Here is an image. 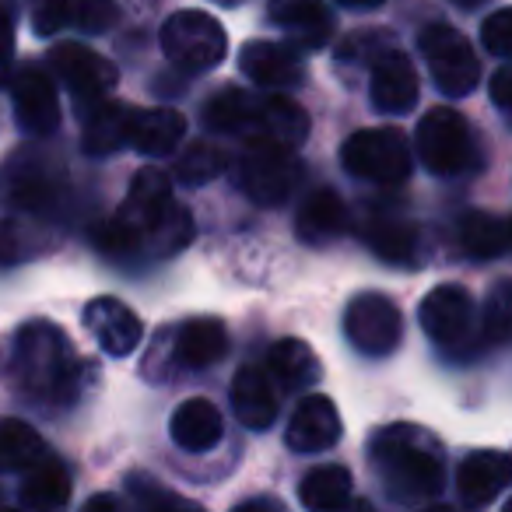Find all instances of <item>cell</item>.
Returning <instances> with one entry per match:
<instances>
[{"label":"cell","instance_id":"49","mask_svg":"<svg viewBox=\"0 0 512 512\" xmlns=\"http://www.w3.org/2000/svg\"><path fill=\"white\" fill-rule=\"evenodd\" d=\"M502 512H512V502H505V509Z\"/></svg>","mask_w":512,"mask_h":512},{"label":"cell","instance_id":"23","mask_svg":"<svg viewBox=\"0 0 512 512\" xmlns=\"http://www.w3.org/2000/svg\"><path fill=\"white\" fill-rule=\"evenodd\" d=\"M267 376L278 390L285 393H306L320 379V358L313 355L306 341L299 337H285L271 348L267 355Z\"/></svg>","mask_w":512,"mask_h":512},{"label":"cell","instance_id":"24","mask_svg":"<svg viewBox=\"0 0 512 512\" xmlns=\"http://www.w3.org/2000/svg\"><path fill=\"white\" fill-rule=\"evenodd\" d=\"M271 22L306 50L323 46L334 32V18L323 8V0H271Z\"/></svg>","mask_w":512,"mask_h":512},{"label":"cell","instance_id":"13","mask_svg":"<svg viewBox=\"0 0 512 512\" xmlns=\"http://www.w3.org/2000/svg\"><path fill=\"white\" fill-rule=\"evenodd\" d=\"M239 137H246V144H274L295 151L309 137V116L288 95H264V99L256 95L253 113Z\"/></svg>","mask_w":512,"mask_h":512},{"label":"cell","instance_id":"2","mask_svg":"<svg viewBox=\"0 0 512 512\" xmlns=\"http://www.w3.org/2000/svg\"><path fill=\"white\" fill-rule=\"evenodd\" d=\"M85 362L74 351L71 337L50 320H32L18 330L11 376L25 400L43 407H67L81 397Z\"/></svg>","mask_w":512,"mask_h":512},{"label":"cell","instance_id":"5","mask_svg":"<svg viewBox=\"0 0 512 512\" xmlns=\"http://www.w3.org/2000/svg\"><path fill=\"white\" fill-rule=\"evenodd\" d=\"M341 162L355 179L383 186H397L411 176V148L397 127H372L351 134L341 148Z\"/></svg>","mask_w":512,"mask_h":512},{"label":"cell","instance_id":"4","mask_svg":"<svg viewBox=\"0 0 512 512\" xmlns=\"http://www.w3.org/2000/svg\"><path fill=\"white\" fill-rule=\"evenodd\" d=\"M414 148H418V158L425 162V169L435 172V176H460V172H467L477 162L474 134H470L467 116L449 106L428 109L421 116Z\"/></svg>","mask_w":512,"mask_h":512},{"label":"cell","instance_id":"41","mask_svg":"<svg viewBox=\"0 0 512 512\" xmlns=\"http://www.w3.org/2000/svg\"><path fill=\"white\" fill-rule=\"evenodd\" d=\"M81 512H134V509H130L120 495H109V491H102V495L88 498V502L81 505Z\"/></svg>","mask_w":512,"mask_h":512},{"label":"cell","instance_id":"48","mask_svg":"<svg viewBox=\"0 0 512 512\" xmlns=\"http://www.w3.org/2000/svg\"><path fill=\"white\" fill-rule=\"evenodd\" d=\"M218 4H225V8H232V4H242V0H218Z\"/></svg>","mask_w":512,"mask_h":512},{"label":"cell","instance_id":"26","mask_svg":"<svg viewBox=\"0 0 512 512\" xmlns=\"http://www.w3.org/2000/svg\"><path fill=\"white\" fill-rule=\"evenodd\" d=\"M186 137V120L176 109H148L134 113V123H130V148H137L141 155L162 158L172 155L179 148V141Z\"/></svg>","mask_w":512,"mask_h":512},{"label":"cell","instance_id":"17","mask_svg":"<svg viewBox=\"0 0 512 512\" xmlns=\"http://www.w3.org/2000/svg\"><path fill=\"white\" fill-rule=\"evenodd\" d=\"M372 106L386 116H404L418 106V71L400 50H386L372 64Z\"/></svg>","mask_w":512,"mask_h":512},{"label":"cell","instance_id":"11","mask_svg":"<svg viewBox=\"0 0 512 512\" xmlns=\"http://www.w3.org/2000/svg\"><path fill=\"white\" fill-rule=\"evenodd\" d=\"M46 64L64 81V88L74 95V102H78L81 109L99 106L102 99H109V92H113L116 81H120V71H116L102 53L88 50V46H81V43L53 46Z\"/></svg>","mask_w":512,"mask_h":512},{"label":"cell","instance_id":"38","mask_svg":"<svg viewBox=\"0 0 512 512\" xmlns=\"http://www.w3.org/2000/svg\"><path fill=\"white\" fill-rule=\"evenodd\" d=\"M172 369H176V365H172V327H162L155 334V341H151L148 358H144L141 372L148 379H155V383H162V379L169 376Z\"/></svg>","mask_w":512,"mask_h":512},{"label":"cell","instance_id":"8","mask_svg":"<svg viewBox=\"0 0 512 512\" xmlns=\"http://www.w3.org/2000/svg\"><path fill=\"white\" fill-rule=\"evenodd\" d=\"M418 320H421V330L446 351H467V348H474L477 341H484L481 323H477V306L463 285L432 288V292L421 299Z\"/></svg>","mask_w":512,"mask_h":512},{"label":"cell","instance_id":"39","mask_svg":"<svg viewBox=\"0 0 512 512\" xmlns=\"http://www.w3.org/2000/svg\"><path fill=\"white\" fill-rule=\"evenodd\" d=\"M11 53H15V29H11V15L0 8V81L8 78Z\"/></svg>","mask_w":512,"mask_h":512},{"label":"cell","instance_id":"28","mask_svg":"<svg viewBox=\"0 0 512 512\" xmlns=\"http://www.w3.org/2000/svg\"><path fill=\"white\" fill-rule=\"evenodd\" d=\"M351 498V470L341 463L313 467L299 484V502L309 512H337Z\"/></svg>","mask_w":512,"mask_h":512},{"label":"cell","instance_id":"21","mask_svg":"<svg viewBox=\"0 0 512 512\" xmlns=\"http://www.w3.org/2000/svg\"><path fill=\"white\" fill-rule=\"evenodd\" d=\"M169 432L176 439V446L186 449V453H207L225 435V418H221V411L211 400L190 397L176 407V414L169 421Z\"/></svg>","mask_w":512,"mask_h":512},{"label":"cell","instance_id":"42","mask_svg":"<svg viewBox=\"0 0 512 512\" xmlns=\"http://www.w3.org/2000/svg\"><path fill=\"white\" fill-rule=\"evenodd\" d=\"M155 502H151L148 512H204L200 505L186 502V498H172V495H162V491H155Z\"/></svg>","mask_w":512,"mask_h":512},{"label":"cell","instance_id":"1","mask_svg":"<svg viewBox=\"0 0 512 512\" xmlns=\"http://www.w3.org/2000/svg\"><path fill=\"white\" fill-rule=\"evenodd\" d=\"M193 239V218L176 197L162 169H141L130 179L120 214L95 228V246L109 256H172Z\"/></svg>","mask_w":512,"mask_h":512},{"label":"cell","instance_id":"43","mask_svg":"<svg viewBox=\"0 0 512 512\" xmlns=\"http://www.w3.org/2000/svg\"><path fill=\"white\" fill-rule=\"evenodd\" d=\"M232 512H285V505L271 495H260V498H246V502L235 505Z\"/></svg>","mask_w":512,"mask_h":512},{"label":"cell","instance_id":"20","mask_svg":"<svg viewBox=\"0 0 512 512\" xmlns=\"http://www.w3.org/2000/svg\"><path fill=\"white\" fill-rule=\"evenodd\" d=\"M509 456L502 449H481V453H470L467 460L456 470V491L467 505L481 509V505L495 502L498 495L509 484Z\"/></svg>","mask_w":512,"mask_h":512},{"label":"cell","instance_id":"37","mask_svg":"<svg viewBox=\"0 0 512 512\" xmlns=\"http://www.w3.org/2000/svg\"><path fill=\"white\" fill-rule=\"evenodd\" d=\"M481 39H484V50L495 53L498 60L509 57V53H512V11L509 8H498L495 15L484 18Z\"/></svg>","mask_w":512,"mask_h":512},{"label":"cell","instance_id":"47","mask_svg":"<svg viewBox=\"0 0 512 512\" xmlns=\"http://www.w3.org/2000/svg\"><path fill=\"white\" fill-rule=\"evenodd\" d=\"M418 512H456V509H449V505H428V509H418Z\"/></svg>","mask_w":512,"mask_h":512},{"label":"cell","instance_id":"34","mask_svg":"<svg viewBox=\"0 0 512 512\" xmlns=\"http://www.w3.org/2000/svg\"><path fill=\"white\" fill-rule=\"evenodd\" d=\"M74 11H78V0H29L32 32L43 39L57 36L74 25Z\"/></svg>","mask_w":512,"mask_h":512},{"label":"cell","instance_id":"15","mask_svg":"<svg viewBox=\"0 0 512 512\" xmlns=\"http://www.w3.org/2000/svg\"><path fill=\"white\" fill-rule=\"evenodd\" d=\"M341 414H337V404L323 393H309V397L299 400L292 421H288V446L295 453H327L341 442Z\"/></svg>","mask_w":512,"mask_h":512},{"label":"cell","instance_id":"33","mask_svg":"<svg viewBox=\"0 0 512 512\" xmlns=\"http://www.w3.org/2000/svg\"><path fill=\"white\" fill-rule=\"evenodd\" d=\"M225 165H228L225 151L214 148V144H207V141H193L179 151L176 179L183 186H204V183H211V179H218L221 172H225Z\"/></svg>","mask_w":512,"mask_h":512},{"label":"cell","instance_id":"18","mask_svg":"<svg viewBox=\"0 0 512 512\" xmlns=\"http://www.w3.org/2000/svg\"><path fill=\"white\" fill-rule=\"evenodd\" d=\"M228 355V330L221 320H186L172 327V365L179 369H211Z\"/></svg>","mask_w":512,"mask_h":512},{"label":"cell","instance_id":"30","mask_svg":"<svg viewBox=\"0 0 512 512\" xmlns=\"http://www.w3.org/2000/svg\"><path fill=\"white\" fill-rule=\"evenodd\" d=\"M46 456V442L29 421L0 418V474L29 470Z\"/></svg>","mask_w":512,"mask_h":512},{"label":"cell","instance_id":"6","mask_svg":"<svg viewBox=\"0 0 512 512\" xmlns=\"http://www.w3.org/2000/svg\"><path fill=\"white\" fill-rule=\"evenodd\" d=\"M162 53L179 71H211L225 60L228 36L218 18L186 8L162 25Z\"/></svg>","mask_w":512,"mask_h":512},{"label":"cell","instance_id":"44","mask_svg":"<svg viewBox=\"0 0 512 512\" xmlns=\"http://www.w3.org/2000/svg\"><path fill=\"white\" fill-rule=\"evenodd\" d=\"M337 4H344V8H358V11H369V8H379L383 0H337Z\"/></svg>","mask_w":512,"mask_h":512},{"label":"cell","instance_id":"14","mask_svg":"<svg viewBox=\"0 0 512 512\" xmlns=\"http://www.w3.org/2000/svg\"><path fill=\"white\" fill-rule=\"evenodd\" d=\"M85 330L95 337V344L113 358L134 355L137 344L144 341V323L137 320V313L127 302L113 299V295H102V299L88 302Z\"/></svg>","mask_w":512,"mask_h":512},{"label":"cell","instance_id":"19","mask_svg":"<svg viewBox=\"0 0 512 512\" xmlns=\"http://www.w3.org/2000/svg\"><path fill=\"white\" fill-rule=\"evenodd\" d=\"M232 411L253 432H264L278 418V386L271 383L267 369L242 365L232 376Z\"/></svg>","mask_w":512,"mask_h":512},{"label":"cell","instance_id":"22","mask_svg":"<svg viewBox=\"0 0 512 512\" xmlns=\"http://www.w3.org/2000/svg\"><path fill=\"white\" fill-rule=\"evenodd\" d=\"M344 225H348V204L334 190L309 193L295 214V235L306 246H327L344 232Z\"/></svg>","mask_w":512,"mask_h":512},{"label":"cell","instance_id":"36","mask_svg":"<svg viewBox=\"0 0 512 512\" xmlns=\"http://www.w3.org/2000/svg\"><path fill=\"white\" fill-rule=\"evenodd\" d=\"M120 18L116 0H78V11H74V29L81 32H109Z\"/></svg>","mask_w":512,"mask_h":512},{"label":"cell","instance_id":"10","mask_svg":"<svg viewBox=\"0 0 512 512\" xmlns=\"http://www.w3.org/2000/svg\"><path fill=\"white\" fill-rule=\"evenodd\" d=\"M344 334L362 355L383 358L404 341V320H400V309L386 295L362 292L344 309Z\"/></svg>","mask_w":512,"mask_h":512},{"label":"cell","instance_id":"50","mask_svg":"<svg viewBox=\"0 0 512 512\" xmlns=\"http://www.w3.org/2000/svg\"><path fill=\"white\" fill-rule=\"evenodd\" d=\"M0 512H18V509H0Z\"/></svg>","mask_w":512,"mask_h":512},{"label":"cell","instance_id":"29","mask_svg":"<svg viewBox=\"0 0 512 512\" xmlns=\"http://www.w3.org/2000/svg\"><path fill=\"white\" fill-rule=\"evenodd\" d=\"M460 246L474 260H495L509 249V221L491 211H467L460 221Z\"/></svg>","mask_w":512,"mask_h":512},{"label":"cell","instance_id":"27","mask_svg":"<svg viewBox=\"0 0 512 512\" xmlns=\"http://www.w3.org/2000/svg\"><path fill=\"white\" fill-rule=\"evenodd\" d=\"M22 502L29 512H64L71 502V474L57 460H39L22 484Z\"/></svg>","mask_w":512,"mask_h":512},{"label":"cell","instance_id":"31","mask_svg":"<svg viewBox=\"0 0 512 512\" xmlns=\"http://www.w3.org/2000/svg\"><path fill=\"white\" fill-rule=\"evenodd\" d=\"M365 242H369L372 253H379L390 264H407L418 253V228L407 218H376L365 225Z\"/></svg>","mask_w":512,"mask_h":512},{"label":"cell","instance_id":"9","mask_svg":"<svg viewBox=\"0 0 512 512\" xmlns=\"http://www.w3.org/2000/svg\"><path fill=\"white\" fill-rule=\"evenodd\" d=\"M302 179V162L295 151L274 148V144H249L239 162V186L253 204L278 207L295 193Z\"/></svg>","mask_w":512,"mask_h":512},{"label":"cell","instance_id":"45","mask_svg":"<svg viewBox=\"0 0 512 512\" xmlns=\"http://www.w3.org/2000/svg\"><path fill=\"white\" fill-rule=\"evenodd\" d=\"M337 512H376V509H372V505L365 502V498H358V502H351V505L344 502V505H341V509H337Z\"/></svg>","mask_w":512,"mask_h":512},{"label":"cell","instance_id":"7","mask_svg":"<svg viewBox=\"0 0 512 512\" xmlns=\"http://www.w3.org/2000/svg\"><path fill=\"white\" fill-rule=\"evenodd\" d=\"M421 57H425L428 71H432V81L442 95L449 99H460V95H470L481 81V64H477V53L467 39L460 36L449 25H428L418 36Z\"/></svg>","mask_w":512,"mask_h":512},{"label":"cell","instance_id":"16","mask_svg":"<svg viewBox=\"0 0 512 512\" xmlns=\"http://www.w3.org/2000/svg\"><path fill=\"white\" fill-rule=\"evenodd\" d=\"M239 67L260 88H295L306 78V64H302L299 50L288 43H267V39H253L242 46Z\"/></svg>","mask_w":512,"mask_h":512},{"label":"cell","instance_id":"25","mask_svg":"<svg viewBox=\"0 0 512 512\" xmlns=\"http://www.w3.org/2000/svg\"><path fill=\"white\" fill-rule=\"evenodd\" d=\"M134 106L127 102H109L102 99L85 113V130H81V144L88 155H113L130 141V123H134Z\"/></svg>","mask_w":512,"mask_h":512},{"label":"cell","instance_id":"35","mask_svg":"<svg viewBox=\"0 0 512 512\" xmlns=\"http://www.w3.org/2000/svg\"><path fill=\"white\" fill-rule=\"evenodd\" d=\"M509 320H512V292H509V281H498L495 292L488 295L484 302V316L481 323V337L491 344H502L509 337Z\"/></svg>","mask_w":512,"mask_h":512},{"label":"cell","instance_id":"12","mask_svg":"<svg viewBox=\"0 0 512 512\" xmlns=\"http://www.w3.org/2000/svg\"><path fill=\"white\" fill-rule=\"evenodd\" d=\"M11 102H15V120L25 134L50 137L60 127V95L43 67L22 64L11 74Z\"/></svg>","mask_w":512,"mask_h":512},{"label":"cell","instance_id":"40","mask_svg":"<svg viewBox=\"0 0 512 512\" xmlns=\"http://www.w3.org/2000/svg\"><path fill=\"white\" fill-rule=\"evenodd\" d=\"M491 102H495L498 109L512 106V71L509 67H498V71L491 74Z\"/></svg>","mask_w":512,"mask_h":512},{"label":"cell","instance_id":"46","mask_svg":"<svg viewBox=\"0 0 512 512\" xmlns=\"http://www.w3.org/2000/svg\"><path fill=\"white\" fill-rule=\"evenodd\" d=\"M449 4H456V8H477V4H484V0H449Z\"/></svg>","mask_w":512,"mask_h":512},{"label":"cell","instance_id":"32","mask_svg":"<svg viewBox=\"0 0 512 512\" xmlns=\"http://www.w3.org/2000/svg\"><path fill=\"white\" fill-rule=\"evenodd\" d=\"M253 102L256 95L246 92V88H221L204 106L207 130H214V134H242L249 113H253Z\"/></svg>","mask_w":512,"mask_h":512},{"label":"cell","instance_id":"3","mask_svg":"<svg viewBox=\"0 0 512 512\" xmlns=\"http://www.w3.org/2000/svg\"><path fill=\"white\" fill-rule=\"evenodd\" d=\"M369 463L397 502H428L446 484L439 439L418 425L379 428L369 442Z\"/></svg>","mask_w":512,"mask_h":512}]
</instances>
